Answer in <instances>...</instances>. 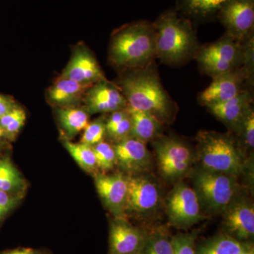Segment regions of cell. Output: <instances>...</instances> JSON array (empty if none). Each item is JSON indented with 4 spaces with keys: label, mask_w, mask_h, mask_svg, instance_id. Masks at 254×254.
I'll list each match as a JSON object with an SVG mask.
<instances>
[{
    "label": "cell",
    "mask_w": 254,
    "mask_h": 254,
    "mask_svg": "<svg viewBox=\"0 0 254 254\" xmlns=\"http://www.w3.org/2000/svg\"><path fill=\"white\" fill-rule=\"evenodd\" d=\"M97 168L101 173H108L117 165L116 153L113 145L104 141L93 145Z\"/></svg>",
    "instance_id": "28"
},
{
    "label": "cell",
    "mask_w": 254,
    "mask_h": 254,
    "mask_svg": "<svg viewBox=\"0 0 254 254\" xmlns=\"http://www.w3.org/2000/svg\"><path fill=\"white\" fill-rule=\"evenodd\" d=\"M190 9L198 14H208L221 9L230 0H187Z\"/></svg>",
    "instance_id": "33"
},
{
    "label": "cell",
    "mask_w": 254,
    "mask_h": 254,
    "mask_svg": "<svg viewBox=\"0 0 254 254\" xmlns=\"http://www.w3.org/2000/svg\"><path fill=\"white\" fill-rule=\"evenodd\" d=\"M237 134L242 141V149L246 151H253L254 148V113L252 110L244 120Z\"/></svg>",
    "instance_id": "31"
},
{
    "label": "cell",
    "mask_w": 254,
    "mask_h": 254,
    "mask_svg": "<svg viewBox=\"0 0 254 254\" xmlns=\"http://www.w3.org/2000/svg\"><path fill=\"white\" fill-rule=\"evenodd\" d=\"M24 193H11L0 190V222L21 203Z\"/></svg>",
    "instance_id": "32"
},
{
    "label": "cell",
    "mask_w": 254,
    "mask_h": 254,
    "mask_svg": "<svg viewBox=\"0 0 254 254\" xmlns=\"http://www.w3.org/2000/svg\"><path fill=\"white\" fill-rule=\"evenodd\" d=\"M151 143L159 173L165 181L175 184L190 175L194 156L185 142L162 135Z\"/></svg>",
    "instance_id": "7"
},
{
    "label": "cell",
    "mask_w": 254,
    "mask_h": 254,
    "mask_svg": "<svg viewBox=\"0 0 254 254\" xmlns=\"http://www.w3.org/2000/svg\"><path fill=\"white\" fill-rule=\"evenodd\" d=\"M97 192L114 218L128 219L126 204L128 183L126 174L97 173L94 175Z\"/></svg>",
    "instance_id": "11"
},
{
    "label": "cell",
    "mask_w": 254,
    "mask_h": 254,
    "mask_svg": "<svg viewBox=\"0 0 254 254\" xmlns=\"http://www.w3.org/2000/svg\"><path fill=\"white\" fill-rule=\"evenodd\" d=\"M8 143L7 140L6 139V137H5V134L3 130L1 129V127H0V148H2V147H4L5 144Z\"/></svg>",
    "instance_id": "36"
},
{
    "label": "cell",
    "mask_w": 254,
    "mask_h": 254,
    "mask_svg": "<svg viewBox=\"0 0 254 254\" xmlns=\"http://www.w3.org/2000/svg\"><path fill=\"white\" fill-rule=\"evenodd\" d=\"M59 76L90 86L106 79L95 55L82 42L73 46L67 64Z\"/></svg>",
    "instance_id": "10"
},
{
    "label": "cell",
    "mask_w": 254,
    "mask_h": 254,
    "mask_svg": "<svg viewBox=\"0 0 254 254\" xmlns=\"http://www.w3.org/2000/svg\"><path fill=\"white\" fill-rule=\"evenodd\" d=\"M222 214L223 232L241 242H253L254 207L250 199L239 195Z\"/></svg>",
    "instance_id": "12"
},
{
    "label": "cell",
    "mask_w": 254,
    "mask_h": 254,
    "mask_svg": "<svg viewBox=\"0 0 254 254\" xmlns=\"http://www.w3.org/2000/svg\"><path fill=\"white\" fill-rule=\"evenodd\" d=\"M165 211L170 225L180 230H188L204 217L195 190L182 180L169 193Z\"/></svg>",
    "instance_id": "9"
},
{
    "label": "cell",
    "mask_w": 254,
    "mask_h": 254,
    "mask_svg": "<svg viewBox=\"0 0 254 254\" xmlns=\"http://www.w3.org/2000/svg\"><path fill=\"white\" fill-rule=\"evenodd\" d=\"M132 123L128 107L110 113L106 119V136L118 143L131 137Z\"/></svg>",
    "instance_id": "24"
},
{
    "label": "cell",
    "mask_w": 254,
    "mask_h": 254,
    "mask_svg": "<svg viewBox=\"0 0 254 254\" xmlns=\"http://www.w3.org/2000/svg\"><path fill=\"white\" fill-rule=\"evenodd\" d=\"M27 115L24 108L16 103L14 108L0 118V127L8 142L14 141L26 124Z\"/></svg>",
    "instance_id": "27"
},
{
    "label": "cell",
    "mask_w": 254,
    "mask_h": 254,
    "mask_svg": "<svg viewBox=\"0 0 254 254\" xmlns=\"http://www.w3.org/2000/svg\"><path fill=\"white\" fill-rule=\"evenodd\" d=\"M148 231L134 226L128 219L113 218L110 222L108 254H139Z\"/></svg>",
    "instance_id": "14"
},
{
    "label": "cell",
    "mask_w": 254,
    "mask_h": 254,
    "mask_svg": "<svg viewBox=\"0 0 254 254\" xmlns=\"http://www.w3.org/2000/svg\"><path fill=\"white\" fill-rule=\"evenodd\" d=\"M199 230H195L187 233H177L173 236V254H195V241Z\"/></svg>",
    "instance_id": "30"
},
{
    "label": "cell",
    "mask_w": 254,
    "mask_h": 254,
    "mask_svg": "<svg viewBox=\"0 0 254 254\" xmlns=\"http://www.w3.org/2000/svg\"><path fill=\"white\" fill-rule=\"evenodd\" d=\"M61 141L65 149L67 150L68 153L83 171L93 174V175L99 173L97 168L93 146L81 142L74 143L71 140H68L63 136H62Z\"/></svg>",
    "instance_id": "25"
},
{
    "label": "cell",
    "mask_w": 254,
    "mask_h": 254,
    "mask_svg": "<svg viewBox=\"0 0 254 254\" xmlns=\"http://www.w3.org/2000/svg\"><path fill=\"white\" fill-rule=\"evenodd\" d=\"M252 100L250 92L245 89L235 98L218 104L209 105L207 108L227 128L237 133L244 120L253 110Z\"/></svg>",
    "instance_id": "18"
},
{
    "label": "cell",
    "mask_w": 254,
    "mask_h": 254,
    "mask_svg": "<svg viewBox=\"0 0 254 254\" xmlns=\"http://www.w3.org/2000/svg\"><path fill=\"white\" fill-rule=\"evenodd\" d=\"M221 9L227 34L240 42L250 38L254 24V0H230Z\"/></svg>",
    "instance_id": "16"
},
{
    "label": "cell",
    "mask_w": 254,
    "mask_h": 254,
    "mask_svg": "<svg viewBox=\"0 0 254 254\" xmlns=\"http://www.w3.org/2000/svg\"><path fill=\"white\" fill-rule=\"evenodd\" d=\"M195 57L201 71L212 78L245 66L247 63L246 46L227 33L218 41L198 49Z\"/></svg>",
    "instance_id": "6"
},
{
    "label": "cell",
    "mask_w": 254,
    "mask_h": 254,
    "mask_svg": "<svg viewBox=\"0 0 254 254\" xmlns=\"http://www.w3.org/2000/svg\"><path fill=\"white\" fill-rule=\"evenodd\" d=\"M156 58L155 26L145 22L127 25L110 38L108 62L120 71L149 66Z\"/></svg>",
    "instance_id": "2"
},
{
    "label": "cell",
    "mask_w": 254,
    "mask_h": 254,
    "mask_svg": "<svg viewBox=\"0 0 254 254\" xmlns=\"http://www.w3.org/2000/svg\"><path fill=\"white\" fill-rule=\"evenodd\" d=\"M117 165L126 175L148 173L152 166V155L146 143L129 137L113 145Z\"/></svg>",
    "instance_id": "17"
},
{
    "label": "cell",
    "mask_w": 254,
    "mask_h": 254,
    "mask_svg": "<svg viewBox=\"0 0 254 254\" xmlns=\"http://www.w3.org/2000/svg\"><path fill=\"white\" fill-rule=\"evenodd\" d=\"M252 245L253 242H241L222 232L195 245V254H239Z\"/></svg>",
    "instance_id": "22"
},
{
    "label": "cell",
    "mask_w": 254,
    "mask_h": 254,
    "mask_svg": "<svg viewBox=\"0 0 254 254\" xmlns=\"http://www.w3.org/2000/svg\"><path fill=\"white\" fill-rule=\"evenodd\" d=\"M55 110L58 124L63 131L62 136L68 140L83 131L90 123V114L83 105Z\"/></svg>",
    "instance_id": "20"
},
{
    "label": "cell",
    "mask_w": 254,
    "mask_h": 254,
    "mask_svg": "<svg viewBox=\"0 0 254 254\" xmlns=\"http://www.w3.org/2000/svg\"><path fill=\"white\" fill-rule=\"evenodd\" d=\"M239 254H254V245H251L250 247L246 249L243 252H241Z\"/></svg>",
    "instance_id": "37"
},
{
    "label": "cell",
    "mask_w": 254,
    "mask_h": 254,
    "mask_svg": "<svg viewBox=\"0 0 254 254\" xmlns=\"http://www.w3.org/2000/svg\"><path fill=\"white\" fill-rule=\"evenodd\" d=\"M128 183L126 215L145 221L158 211L162 201L160 185L148 173L127 175Z\"/></svg>",
    "instance_id": "8"
},
{
    "label": "cell",
    "mask_w": 254,
    "mask_h": 254,
    "mask_svg": "<svg viewBox=\"0 0 254 254\" xmlns=\"http://www.w3.org/2000/svg\"><path fill=\"white\" fill-rule=\"evenodd\" d=\"M105 137H106V118L105 117L102 116L88 124L86 128L83 130L81 143L93 146L104 141Z\"/></svg>",
    "instance_id": "29"
},
{
    "label": "cell",
    "mask_w": 254,
    "mask_h": 254,
    "mask_svg": "<svg viewBox=\"0 0 254 254\" xmlns=\"http://www.w3.org/2000/svg\"><path fill=\"white\" fill-rule=\"evenodd\" d=\"M251 73L247 68L242 66L213 78L210 86L200 93V103L207 107L235 98L245 90V82L251 77Z\"/></svg>",
    "instance_id": "13"
},
{
    "label": "cell",
    "mask_w": 254,
    "mask_h": 254,
    "mask_svg": "<svg viewBox=\"0 0 254 254\" xmlns=\"http://www.w3.org/2000/svg\"><path fill=\"white\" fill-rule=\"evenodd\" d=\"M202 210L210 215L222 213L240 195L238 177L198 167L190 173Z\"/></svg>",
    "instance_id": "5"
},
{
    "label": "cell",
    "mask_w": 254,
    "mask_h": 254,
    "mask_svg": "<svg viewBox=\"0 0 254 254\" xmlns=\"http://www.w3.org/2000/svg\"><path fill=\"white\" fill-rule=\"evenodd\" d=\"M115 83L129 108L149 113L163 125L173 122L176 106L163 88L153 64L122 71Z\"/></svg>",
    "instance_id": "1"
},
{
    "label": "cell",
    "mask_w": 254,
    "mask_h": 254,
    "mask_svg": "<svg viewBox=\"0 0 254 254\" xmlns=\"http://www.w3.org/2000/svg\"><path fill=\"white\" fill-rule=\"evenodd\" d=\"M0 254H51V252L47 250H41V249L18 247L12 250L0 251Z\"/></svg>",
    "instance_id": "35"
},
{
    "label": "cell",
    "mask_w": 254,
    "mask_h": 254,
    "mask_svg": "<svg viewBox=\"0 0 254 254\" xmlns=\"http://www.w3.org/2000/svg\"><path fill=\"white\" fill-rule=\"evenodd\" d=\"M173 236L163 227L148 232V238L139 254H173Z\"/></svg>",
    "instance_id": "26"
},
{
    "label": "cell",
    "mask_w": 254,
    "mask_h": 254,
    "mask_svg": "<svg viewBox=\"0 0 254 254\" xmlns=\"http://www.w3.org/2000/svg\"><path fill=\"white\" fill-rule=\"evenodd\" d=\"M2 148H3V147H2ZM0 148V151H1V148Z\"/></svg>",
    "instance_id": "38"
},
{
    "label": "cell",
    "mask_w": 254,
    "mask_h": 254,
    "mask_svg": "<svg viewBox=\"0 0 254 254\" xmlns=\"http://www.w3.org/2000/svg\"><path fill=\"white\" fill-rule=\"evenodd\" d=\"M27 187V181L9 157H0V190L25 194Z\"/></svg>",
    "instance_id": "23"
},
{
    "label": "cell",
    "mask_w": 254,
    "mask_h": 254,
    "mask_svg": "<svg viewBox=\"0 0 254 254\" xmlns=\"http://www.w3.org/2000/svg\"><path fill=\"white\" fill-rule=\"evenodd\" d=\"M155 27L156 58L162 63L177 65L195 56L198 43L188 21L168 14L158 20Z\"/></svg>",
    "instance_id": "4"
},
{
    "label": "cell",
    "mask_w": 254,
    "mask_h": 254,
    "mask_svg": "<svg viewBox=\"0 0 254 254\" xmlns=\"http://www.w3.org/2000/svg\"><path fill=\"white\" fill-rule=\"evenodd\" d=\"M82 105L90 115L112 113L128 107L119 87L107 78L97 82L87 90Z\"/></svg>",
    "instance_id": "15"
},
{
    "label": "cell",
    "mask_w": 254,
    "mask_h": 254,
    "mask_svg": "<svg viewBox=\"0 0 254 254\" xmlns=\"http://www.w3.org/2000/svg\"><path fill=\"white\" fill-rule=\"evenodd\" d=\"M91 86L58 76L47 89L46 100L55 109L80 106Z\"/></svg>",
    "instance_id": "19"
},
{
    "label": "cell",
    "mask_w": 254,
    "mask_h": 254,
    "mask_svg": "<svg viewBox=\"0 0 254 254\" xmlns=\"http://www.w3.org/2000/svg\"><path fill=\"white\" fill-rule=\"evenodd\" d=\"M16 103L11 95L0 93V118L12 109Z\"/></svg>",
    "instance_id": "34"
},
{
    "label": "cell",
    "mask_w": 254,
    "mask_h": 254,
    "mask_svg": "<svg viewBox=\"0 0 254 254\" xmlns=\"http://www.w3.org/2000/svg\"><path fill=\"white\" fill-rule=\"evenodd\" d=\"M196 141V158L200 168L236 177L245 173V152L230 135L200 131Z\"/></svg>",
    "instance_id": "3"
},
{
    "label": "cell",
    "mask_w": 254,
    "mask_h": 254,
    "mask_svg": "<svg viewBox=\"0 0 254 254\" xmlns=\"http://www.w3.org/2000/svg\"><path fill=\"white\" fill-rule=\"evenodd\" d=\"M132 123L131 137L147 143L162 136L163 124L153 115L128 107Z\"/></svg>",
    "instance_id": "21"
}]
</instances>
